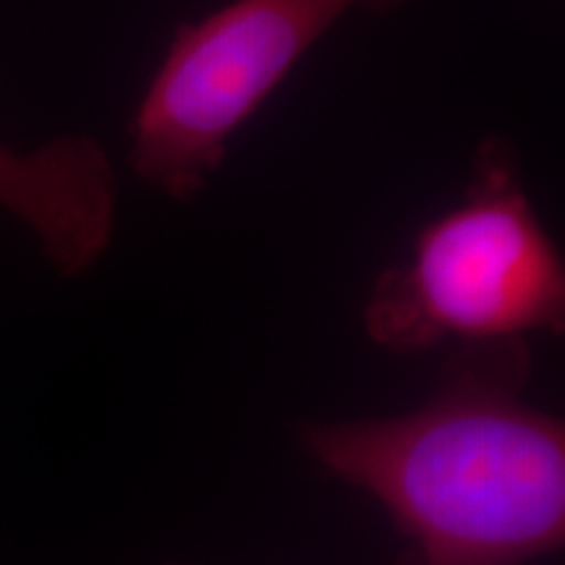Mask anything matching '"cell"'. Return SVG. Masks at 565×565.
I'll list each match as a JSON object with an SVG mask.
<instances>
[{"mask_svg": "<svg viewBox=\"0 0 565 565\" xmlns=\"http://www.w3.org/2000/svg\"><path fill=\"white\" fill-rule=\"evenodd\" d=\"M526 338L458 345L419 408L301 422V448L372 494L395 565H529L565 542V424L529 404Z\"/></svg>", "mask_w": 565, "mask_h": 565, "instance_id": "cell-1", "label": "cell"}, {"mask_svg": "<svg viewBox=\"0 0 565 565\" xmlns=\"http://www.w3.org/2000/svg\"><path fill=\"white\" fill-rule=\"evenodd\" d=\"M565 330V265L529 200L513 141L487 137L454 207L416 233L364 301L380 349L422 353Z\"/></svg>", "mask_w": 565, "mask_h": 565, "instance_id": "cell-2", "label": "cell"}, {"mask_svg": "<svg viewBox=\"0 0 565 565\" xmlns=\"http://www.w3.org/2000/svg\"><path fill=\"white\" fill-rule=\"evenodd\" d=\"M408 0H231L175 26L129 124V166L173 202H192L225 162L228 141L296 63L351 11Z\"/></svg>", "mask_w": 565, "mask_h": 565, "instance_id": "cell-3", "label": "cell"}, {"mask_svg": "<svg viewBox=\"0 0 565 565\" xmlns=\"http://www.w3.org/2000/svg\"><path fill=\"white\" fill-rule=\"evenodd\" d=\"M0 207L34 233L55 270L74 278L110 249L118 179L92 137H61L32 152L0 141Z\"/></svg>", "mask_w": 565, "mask_h": 565, "instance_id": "cell-4", "label": "cell"}]
</instances>
